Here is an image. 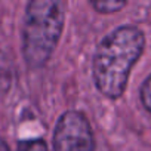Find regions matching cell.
<instances>
[{"label": "cell", "instance_id": "obj_1", "mask_svg": "<svg viewBox=\"0 0 151 151\" xmlns=\"http://www.w3.org/2000/svg\"><path fill=\"white\" fill-rule=\"evenodd\" d=\"M144 49L145 36L133 25H122L101 40L93 53L92 76L104 96L119 99L124 93L130 71Z\"/></svg>", "mask_w": 151, "mask_h": 151}, {"label": "cell", "instance_id": "obj_2", "mask_svg": "<svg viewBox=\"0 0 151 151\" xmlns=\"http://www.w3.org/2000/svg\"><path fill=\"white\" fill-rule=\"evenodd\" d=\"M64 28V11L55 0H33L22 24V53L31 68L43 67L52 56Z\"/></svg>", "mask_w": 151, "mask_h": 151}, {"label": "cell", "instance_id": "obj_3", "mask_svg": "<svg viewBox=\"0 0 151 151\" xmlns=\"http://www.w3.org/2000/svg\"><path fill=\"white\" fill-rule=\"evenodd\" d=\"M53 151H95V139L88 117L77 111H65L53 132Z\"/></svg>", "mask_w": 151, "mask_h": 151}, {"label": "cell", "instance_id": "obj_4", "mask_svg": "<svg viewBox=\"0 0 151 151\" xmlns=\"http://www.w3.org/2000/svg\"><path fill=\"white\" fill-rule=\"evenodd\" d=\"M92 6L101 14H113L124 8L126 2H119V0H95V2H92Z\"/></svg>", "mask_w": 151, "mask_h": 151}, {"label": "cell", "instance_id": "obj_5", "mask_svg": "<svg viewBox=\"0 0 151 151\" xmlns=\"http://www.w3.org/2000/svg\"><path fill=\"white\" fill-rule=\"evenodd\" d=\"M11 83V65L6 55L0 50V92L8 89Z\"/></svg>", "mask_w": 151, "mask_h": 151}, {"label": "cell", "instance_id": "obj_6", "mask_svg": "<svg viewBox=\"0 0 151 151\" xmlns=\"http://www.w3.org/2000/svg\"><path fill=\"white\" fill-rule=\"evenodd\" d=\"M139 96H141V102L144 108L151 114V74L144 80L141 91H139Z\"/></svg>", "mask_w": 151, "mask_h": 151}, {"label": "cell", "instance_id": "obj_7", "mask_svg": "<svg viewBox=\"0 0 151 151\" xmlns=\"http://www.w3.org/2000/svg\"><path fill=\"white\" fill-rule=\"evenodd\" d=\"M18 151H47V145L42 139H30L19 142Z\"/></svg>", "mask_w": 151, "mask_h": 151}, {"label": "cell", "instance_id": "obj_8", "mask_svg": "<svg viewBox=\"0 0 151 151\" xmlns=\"http://www.w3.org/2000/svg\"><path fill=\"white\" fill-rule=\"evenodd\" d=\"M0 151H11L9 147H8V144H6L2 138H0Z\"/></svg>", "mask_w": 151, "mask_h": 151}]
</instances>
